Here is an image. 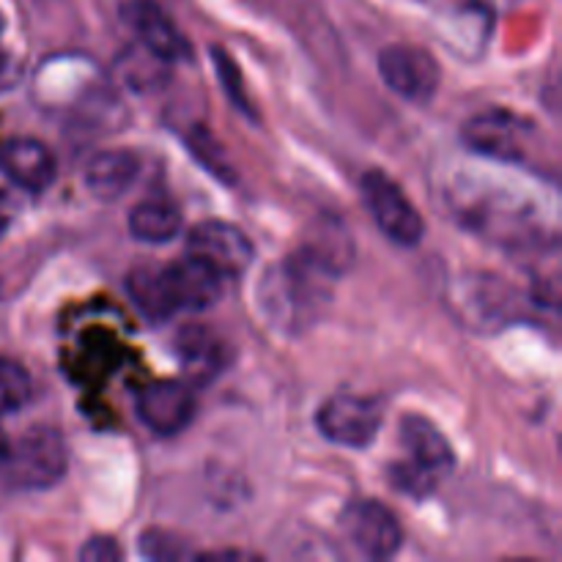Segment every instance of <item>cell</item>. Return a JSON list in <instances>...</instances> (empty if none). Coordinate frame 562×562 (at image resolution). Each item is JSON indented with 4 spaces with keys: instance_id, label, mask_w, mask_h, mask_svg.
<instances>
[{
    "instance_id": "277c9868",
    "label": "cell",
    "mask_w": 562,
    "mask_h": 562,
    "mask_svg": "<svg viewBox=\"0 0 562 562\" xmlns=\"http://www.w3.org/2000/svg\"><path fill=\"white\" fill-rule=\"evenodd\" d=\"M384 423V404L373 395L338 393L316 412V428L327 442L366 450L376 442Z\"/></svg>"
},
{
    "instance_id": "5b68a950",
    "label": "cell",
    "mask_w": 562,
    "mask_h": 562,
    "mask_svg": "<svg viewBox=\"0 0 562 562\" xmlns=\"http://www.w3.org/2000/svg\"><path fill=\"white\" fill-rule=\"evenodd\" d=\"M362 203L371 212L373 223L379 225L390 241L401 247L420 245L426 236V223L423 214L417 212L415 203L404 195L398 184L382 170H368L360 179Z\"/></svg>"
},
{
    "instance_id": "8fae6325",
    "label": "cell",
    "mask_w": 562,
    "mask_h": 562,
    "mask_svg": "<svg viewBox=\"0 0 562 562\" xmlns=\"http://www.w3.org/2000/svg\"><path fill=\"white\" fill-rule=\"evenodd\" d=\"M162 283L168 305L176 316V313H203L217 305L223 300L228 278L187 252L179 261L162 263Z\"/></svg>"
},
{
    "instance_id": "d6986e66",
    "label": "cell",
    "mask_w": 562,
    "mask_h": 562,
    "mask_svg": "<svg viewBox=\"0 0 562 562\" xmlns=\"http://www.w3.org/2000/svg\"><path fill=\"white\" fill-rule=\"evenodd\" d=\"M33 398V379L11 357L0 355V417L25 409Z\"/></svg>"
},
{
    "instance_id": "30bf717a",
    "label": "cell",
    "mask_w": 562,
    "mask_h": 562,
    "mask_svg": "<svg viewBox=\"0 0 562 562\" xmlns=\"http://www.w3.org/2000/svg\"><path fill=\"white\" fill-rule=\"evenodd\" d=\"M456 316L464 318L472 329H497L508 324L519 311L514 285L503 283L492 274L467 278L464 283L450 291Z\"/></svg>"
},
{
    "instance_id": "ba28073f",
    "label": "cell",
    "mask_w": 562,
    "mask_h": 562,
    "mask_svg": "<svg viewBox=\"0 0 562 562\" xmlns=\"http://www.w3.org/2000/svg\"><path fill=\"white\" fill-rule=\"evenodd\" d=\"M379 75L384 86L406 102H428L437 93L442 71L428 49L415 44H390L379 53Z\"/></svg>"
},
{
    "instance_id": "cb8c5ba5",
    "label": "cell",
    "mask_w": 562,
    "mask_h": 562,
    "mask_svg": "<svg viewBox=\"0 0 562 562\" xmlns=\"http://www.w3.org/2000/svg\"><path fill=\"white\" fill-rule=\"evenodd\" d=\"M9 448H11V439L5 437V431L0 428V472H3L5 459H9Z\"/></svg>"
},
{
    "instance_id": "7c38bea8",
    "label": "cell",
    "mask_w": 562,
    "mask_h": 562,
    "mask_svg": "<svg viewBox=\"0 0 562 562\" xmlns=\"http://www.w3.org/2000/svg\"><path fill=\"white\" fill-rule=\"evenodd\" d=\"M121 20L135 33L137 44L157 55L162 64H184L190 60L192 47L176 22L151 0H124L121 3Z\"/></svg>"
},
{
    "instance_id": "e0dca14e",
    "label": "cell",
    "mask_w": 562,
    "mask_h": 562,
    "mask_svg": "<svg viewBox=\"0 0 562 562\" xmlns=\"http://www.w3.org/2000/svg\"><path fill=\"white\" fill-rule=\"evenodd\" d=\"M126 225H130L132 239L143 241V245H168L181 234L184 217L173 203L146 201L132 209Z\"/></svg>"
},
{
    "instance_id": "8992f818",
    "label": "cell",
    "mask_w": 562,
    "mask_h": 562,
    "mask_svg": "<svg viewBox=\"0 0 562 562\" xmlns=\"http://www.w3.org/2000/svg\"><path fill=\"white\" fill-rule=\"evenodd\" d=\"M461 137L467 148L481 157L519 165L525 162L536 143V126L510 110H486L467 121Z\"/></svg>"
},
{
    "instance_id": "3957f363",
    "label": "cell",
    "mask_w": 562,
    "mask_h": 562,
    "mask_svg": "<svg viewBox=\"0 0 562 562\" xmlns=\"http://www.w3.org/2000/svg\"><path fill=\"white\" fill-rule=\"evenodd\" d=\"M69 467V448L58 428H27L16 442H11L9 459L0 475L20 492H44L64 481Z\"/></svg>"
},
{
    "instance_id": "9c48e42d",
    "label": "cell",
    "mask_w": 562,
    "mask_h": 562,
    "mask_svg": "<svg viewBox=\"0 0 562 562\" xmlns=\"http://www.w3.org/2000/svg\"><path fill=\"white\" fill-rule=\"evenodd\" d=\"M187 252L206 261L228 280L241 278L256 258V247L245 231L223 220H203L192 225L187 234Z\"/></svg>"
},
{
    "instance_id": "6da1fadb",
    "label": "cell",
    "mask_w": 562,
    "mask_h": 562,
    "mask_svg": "<svg viewBox=\"0 0 562 562\" xmlns=\"http://www.w3.org/2000/svg\"><path fill=\"white\" fill-rule=\"evenodd\" d=\"M338 280L340 272L333 263L302 247L280 267H272L263 274L258 296H261V307L269 322L296 335L318 322L322 307L333 300V289Z\"/></svg>"
},
{
    "instance_id": "4fadbf2b",
    "label": "cell",
    "mask_w": 562,
    "mask_h": 562,
    "mask_svg": "<svg viewBox=\"0 0 562 562\" xmlns=\"http://www.w3.org/2000/svg\"><path fill=\"white\" fill-rule=\"evenodd\" d=\"M137 420L154 434V437H179L181 431L195 420V395L181 382H157L140 390L135 401Z\"/></svg>"
},
{
    "instance_id": "d4e9b609",
    "label": "cell",
    "mask_w": 562,
    "mask_h": 562,
    "mask_svg": "<svg viewBox=\"0 0 562 562\" xmlns=\"http://www.w3.org/2000/svg\"><path fill=\"white\" fill-rule=\"evenodd\" d=\"M5 231H9V220H5V217H3V214H0V241H3Z\"/></svg>"
},
{
    "instance_id": "ffe728a7",
    "label": "cell",
    "mask_w": 562,
    "mask_h": 562,
    "mask_svg": "<svg viewBox=\"0 0 562 562\" xmlns=\"http://www.w3.org/2000/svg\"><path fill=\"white\" fill-rule=\"evenodd\" d=\"M212 55H214V69H217V77H220V82H223L225 93H228L231 104H236L241 113L250 115L252 119V108H250V102H247L245 88H241V75H239V69H236L234 58H231L228 53H223L220 47H214Z\"/></svg>"
},
{
    "instance_id": "52a82bcc",
    "label": "cell",
    "mask_w": 562,
    "mask_h": 562,
    "mask_svg": "<svg viewBox=\"0 0 562 562\" xmlns=\"http://www.w3.org/2000/svg\"><path fill=\"white\" fill-rule=\"evenodd\" d=\"M340 527L351 547L368 560H390L404 547V530L387 505L376 499H357L340 514Z\"/></svg>"
},
{
    "instance_id": "7402d4cb",
    "label": "cell",
    "mask_w": 562,
    "mask_h": 562,
    "mask_svg": "<svg viewBox=\"0 0 562 562\" xmlns=\"http://www.w3.org/2000/svg\"><path fill=\"white\" fill-rule=\"evenodd\" d=\"M80 560L115 562V560H121V549L113 538H91V541L80 549Z\"/></svg>"
},
{
    "instance_id": "9a60e30c",
    "label": "cell",
    "mask_w": 562,
    "mask_h": 562,
    "mask_svg": "<svg viewBox=\"0 0 562 562\" xmlns=\"http://www.w3.org/2000/svg\"><path fill=\"white\" fill-rule=\"evenodd\" d=\"M176 355H179L181 368H184L187 376L192 382H212L217 373H223L228 368V346L225 340H220L212 329L206 327H184L176 338Z\"/></svg>"
},
{
    "instance_id": "2e32d148",
    "label": "cell",
    "mask_w": 562,
    "mask_h": 562,
    "mask_svg": "<svg viewBox=\"0 0 562 562\" xmlns=\"http://www.w3.org/2000/svg\"><path fill=\"white\" fill-rule=\"evenodd\" d=\"M140 176V157L124 148L99 151L86 165V187L97 201H119Z\"/></svg>"
},
{
    "instance_id": "44dd1931",
    "label": "cell",
    "mask_w": 562,
    "mask_h": 562,
    "mask_svg": "<svg viewBox=\"0 0 562 562\" xmlns=\"http://www.w3.org/2000/svg\"><path fill=\"white\" fill-rule=\"evenodd\" d=\"M140 552L151 560H179L190 558V547H187L181 538H176L173 532L165 530H151L140 536Z\"/></svg>"
},
{
    "instance_id": "5bb4252c",
    "label": "cell",
    "mask_w": 562,
    "mask_h": 562,
    "mask_svg": "<svg viewBox=\"0 0 562 562\" xmlns=\"http://www.w3.org/2000/svg\"><path fill=\"white\" fill-rule=\"evenodd\" d=\"M0 173L27 195H42L58 176L53 151L36 137H3L0 140Z\"/></svg>"
},
{
    "instance_id": "603a6c76",
    "label": "cell",
    "mask_w": 562,
    "mask_h": 562,
    "mask_svg": "<svg viewBox=\"0 0 562 562\" xmlns=\"http://www.w3.org/2000/svg\"><path fill=\"white\" fill-rule=\"evenodd\" d=\"M20 77H22L20 60L9 53H0V93L11 91V88L20 82Z\"/></svg>"
},
{
    "instance_id": "7a4b0ae2",
    "label": "cell",
    "mask_w": 562,
    "mask_h": 562,
    "mask_svg": "<svg viewBox=\"0 0 562 562\" xmlns=\"http://www.w3.org/2000/svg\"><path fill=\"white\" fill-rule=\"evenodd\" d=\"M398 439L401 448H404V459L390 464V483L401 494L426 499L453 472V448H450L448 437L423 415H406L401 420Z\"/></svg>"
},
{
    "instance_id": "ac0fdd59",
    "label": "cell",
    "mask_w": 562,
    "mask_h": 562,
    "mask_svg": "<svg viewBox=\"0 0 562 562\" xmlns=\"http://www.w3.org/2000/svg\"><path fill=\"white\" fill-rule=\"evenodd\" d=\"M126 291H130L132 305L140 311L143 318L159 324L173 318V311L168 305L162 283V263H140L126 278Z\"/></svg>"
}]
</instances>
